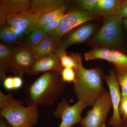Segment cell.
Segmentation results:
<instances>
[{"mask_svg": "<svg viewBox=\"0 0 127 127\" xmlns=\"http://www.w3.org/2000/svg\"><path fill=\"white\" fill-rule=\"evenodd\" d=\"M61 75L47 72L25 86V94L27 105L51 107L65 92V84Z\"/></svg>", "mask_w": 127, "mask_h": 127, "instance_id": "cell-1", "label": "cell"}, {"mask_svg": "<svg viewBox=\"0 0 127 127\" xmlns=\"http://www.w3.org/2000/svg\"><path fill=\"white\" fill-rule=\"evenodd\" d=\"M76 80L73 90L78 100L87 107L92 106L95 101L106 91L103 81L105 76L99 67L87 69L83 64L75 69Z\"/></svg>", "mask_w": 127, "mask_h": 127, "instance_id": "cell-2", "label": "cell"}, {"mask_svg": "<svg viewBox=\"0 0 127 127\" xmlns=\"http://www.w3.org/2000/svg\"><path fill=\"white\" fill-rule=\"evenodd\" d=\"M122 17L117 15L103 18L100 30L94 36L90 44L98 47H121L124 42Z\"/></svg>", "mask_w": 127, "mask_h": 127, "instance_id": "cell-3", "label": "cell"}, {"mask_svg": "<svg viewBox=\"0 0 127 127\" xmlns=\"http://www.w3.org/2000/svg\"><path fill=\"white\" fill-rule=\"evenodd\" d=\"M25 101H17L0 109V117L3 118L12 127H33L39 121L38 106H23Z\"/></svg>", "mask_w": 127, "mask_h": 127, "instance_id": "cell-4", "label": "cell"}, {"mask_svg": "<svg viewBox=\"0 0 127 127\" xmlns=\"http://www.w3.org/2000/svg\"><path fill=\"white\" fill-rule=\"evenodd\" d=\"M92 107L82 119L81 127H106L107 116L112 107L109 91L98 98Z\"/></svg>", "mask_w": 127, "mask_h": 127, "instance_id": "cell-5", "label": "cell"}, {"mask_svg": "<svg viewBox=\"0 0 127 127\" xmlns=\"http://www.w3.org/2000/svg\"><path fill=\"white\" fill-rule=\"evenodd\" d=\"M100 17L82 9H77L65 14L64 17L56 29L48 34L57 45L61 41V38L65 34L82 24L89 21L98 20Z\"/></svg>", "mask_w": 127, "mask_h": 127, "instance_id": "cell-6", "label": "cell"}, {"mask_svg": "<svg viewBox=\"0 0 127 127\" xmlns=\"http://www.w3.org/2000/svg\"><path fill=\"white\" fill-rule=\"evenodd\" d=\"M36 59L31 48L23 45L12 49L8 72L21 76L29 73Z\"/></svg>", "mask_w": 127, "mask_h": 127, "instance_id": "cell-7", "label": "cell"}, {"mask_svg": "<svg viewBox=\"0 0 127 127\" xmlns=\"http://www.w3.org/2000/svg\"><path fill=\"white\" fill-rule=\"evenodd\" d=\"M87 107L86 104L80 100L71 106L68 100L63 98L58 103L56 109L53 112L54 116L62 119L59 127H71L80 123L82 119V112Z\"/></svg>", "mask_w": 127, "mask_h": 127, "instance_id": "cell-8", "label": "cell"}, {"mask_svg": "<svg viewBox=\"0 0 127 127\" xmlns=\"http://www.w3.org/2000/svg\"><path fill=\"white\" fill-rule=\"evenodd\" d=\"M41 15L30 10L7 15L6 23L13 28L20 36L23 34L29 35L35 29Z\"/></svg>", "mask_w": 127, "mask_h": 127, "instance_id": "cell-9", "label": "cell"}, {"mask_svg": "<svg viewBox=\"0 0 127 127\" xmlns=\"http://www.w3.org/2000/svg\"><path fill=\"white\" fill-rule=\"evenodd\" d=\"M104 81L109 87L113 109V114L108 121V125L112 127H122L123 121L119 112L122 101V92L114 69L109 71V75L105 76Z\"/></svg>", "mask_w": 127, "mask_h": 127, "instance_id": "cell-10", "label": "cell"}, {"mask_svg": "<svg viewBox=\"0 0 127 127\" xmlns=\"http://www.w3.org/2000/svg\"><path fill=\"white\" fill-rule=\"evenodd\" d=\"M64 67L56 52L36 60L28 74L37 75L41 73L55 72L61 75Z\"/></svg>", "mask_w": 127, "mask_h": 127, "instance_id": "cell-11", "label": "cell"}, {"mask_svg": "<svg viewBox=\"0 0 127 127\" xmlns=\"http://www.w3.org/2000/svg\"><path fill=\"white\" fill-rule=\"evenodd\" d=\"M95 29V26L92 23L83 25L69 34L58 44L56 50L65 51L70 46L85 42L93 34Z\"/></svg>", "mask_w": 127, "mask_h": 127, "instance_id": "cell-12", "label": "cell"}, {"mask_svg": "<svg viewBox=\"0 0 127 127\" xmlns=\"http://www.w3.org/2000/svg\"><path fill=\"white\" fill-rule=\"evenodd\" d=\"M123 2L122 0H98L92 13L103 18L118 15Z\"/></svg>", "mask_w": 127, "mask_h": 127, "instance_id": "cell-13", "label": "cell"}, {"mask_svg": "<svg viewBox=\"0 0 127 127\" xmlns=\"http://www.w3.org/2000/svg\"><path fill=\"white\" fill-rule=\"evenodd\" d=\"M62 0H31L30 11L43 15L47 12L64 6Z\"/></svg>", "mask_w": 127, "mask_h": 127, "instance_id": "cell-14", "label": "cell"}, {"mask_svg": "<svg viewBox=\"0 0 127 127\" xmlns=\"http://www.w3.org/2000/svg\"><path fill=\"white\" fill-rule=\"evenodd\" d=\"M30 0H1L0 8L7 15L20 13L30 9Z\"/></svg>", "mask_w": 127, "mask_h": 127, "instance_id": "cell-15", "label": "cell"}, {"mask_svg": "<svg viewBox=\"0 0 127 127\" xmlns=\"http://www.w3.org/2000/svg\"><path fill=\"white\" fill-rule=\"evenodd\" d=\"M56 45L53 39L48 36L38 45L31 49L36 59L55 52L56 50Z\"/></svg>", "mask_w": 127, "mask_h": 127, "instance_id": "cell-16", "label": "cell"}, {"mask_svg": "<svg viewBox=\"0 0 127 127\" xmlns=\"http://www.w3.org/2000/svg\"><path fill=\"white\" fill-rule=\"evenodd\" d=\"M12 47L11 44H0V79L3 82L6 77Z\"/></svg>", "mask_w": 127, "mask_h": 127, "instance_id": "cell-17", "label": "cell"}, {"mask_svg": "<svg viewBox=\"0 0 127 127\" xmlns=\"http://www.w3.org/2000/svg\"><path fill=\"white\" fill-rule=\"evenodd\" d=\"M61 59L62 65L63 67L76 68L79 65L82 64L81 56L78 53H68L66 51L57 50Z\"/></svg>", "mask_w": 127, "mask_h": 127, "instance_id": "cell-18", "label": "cell"}, {"mask_svg": "<svg viewBox=\"0 0 127 127\" xmlns=\"http://www.w3.org/2000/svg\"><path fill=\"white\" fill-rule=\"evenodd\" d=\"M112 63L114 67L117 76L127 73V56L124 53L112 50Z\"/></svg>", "mask_w": 127, "mask_h": 127, "instance_id": "cell-19", "label": "cell"}, {"mask_svg": "<svg viewBox=\"0 0 127 127\" xmlns=\"http://www.w3.org/2000/svg\"><path fill=\"white\" fill-rule=\"evenodd\" d=\"M112 50L106 47H96L84 54L86 61L101 59L112 63Z\"/></svg>", "mask_w": 127, "mask_h": 127, "instance_id": "cell-20", "label": "cell"}, {"mask_svg": "<svg viewBox=\"0 0 127 127\" xmlns=\"http://www.w3.org/2000/svg\"><path fill=\"white\" fill-rule=\"evenodd\" d=\"M65 10L66 7L64 6L43 14L39 18L35 30L40 28L44 25L64 15Z\"/></svg>", "mask_w": 127, "mask_h": 127, "instance_id": "cell-21", "label": "cell"}, {"mask_svg": "<svg viewBox=\"0 0 127 127\" xmlns=\"http://www.w3.org/2000/svg\"><path fill=\"white\" fill-rule=\"evenodd\" d=\"M20 36L18 35L13 28L6 24L0 27V38L5 44L16 43L20 39Z\"/></svg>", "mask_w": 127, "mask_h": 127, "instance_id": "cell-22", "label": "cell"}, {"mask_svg": "<svg viewBox=\"0 0 127 127\" xmlns=\"http://www.w3.org/2000/svg\"><path fill=\"white\" fill-rule=\"evenodd\" d=\"M48 36L47 33L41 28L36 29L30 34L23 45L26 47L32 48L38 45Z\"/></svg>", "mask_w": 127, "mask_h": 127, "instance_id": "cell-23", "label": "cell"}, {"mask_svg": "<svg viewBox=\"0 0 127 127\" xmlns=\"http://www.w3.org/2000/svg\"><path fill=\"white\" fill-rule=\"evenodd\" d=\"M3 86L8 91L16 90L20 88L23 84V80L21 76L7 77L3 81Z\"/></svg>", "mask_w": 127, "mask_h": 127, "instance_id": "cell-24", "label": "cell"}, {"mask_svg": "<svg viewBox=\"0 0 127 127\" xmlns=\"http://www.w3.org/2000/svg\"><path fill=\"white\" fill-rule=\"evenodd\" d=\"M61 75L64 82L73 83L76 81V73L74 68L64 67Z\"/></svg>", "mask_w": 127, "mask_h": 127, "instance_id": "cell-25", "label": "cell"}, {"mask_svg": "<svg viewBox=\"0 0 127 127\" xmlns=\"http://www.w3.org/2000/svg\"><path fill=\"white\" fill-rule=\"evenodd\" d=\"M116 76L121 87L122 98L120 104H122L125 102L127 99V73Z\"/></svg>", "mask_w": 127, "mask_h": 127, "instance_id": "cell-26", "label": "cell"}, {"mask_svg": "<svg viewBox=\"0 0 127 127\" xmlns=\"http://www.w3.org/2000/svg\"><path fill=\"white\" fill-rule=\"evenodd\" d=\"M98 0H79L78 4L83 10L92 13Z\"/></svg>", "mask_w": 127, "mask_h": 127, "instance_id": "cell-27", "label": "cell"}, {"mask_svg": "<svg viewBox=\"0 0 127 127\" xmlns=\"http://www.w3.org/2000/svg\"><path fill=\"white\" fill-rule=\"evenodd\" d=\"M65 15V14H64L61 17L51 22L50 23H47L46 25H44L40 28H41V29L46 32L47 33L48 35L53 31H55L57 28L58 27L62 20L64 17Z\"/></svg>", "mask_w": 127, "mask_h": 127, "instance_id": "cell-28", "label": "cell"}, {"mask_svg": "<svg viewBox=\"0 0 127 127\" xmlns=\"http://www.w3.org/2000/svg\"><path fill=\"white\" fill-rule=\"evenodd\" d=\"M11 95H6L0 91V109H2L17 101Z\"/></svg>", "mask_w": 127, "mask_h": 127, "instance_id": "cell-29", "label": "cell"}, {"mask_svg": "<svg viewBox=\"0 0 127 127\" xmlns=\"http://www.w3.org/2000/svg\"><path fill=\"white\" fill-rule=\"evenodd\" d=\"M119 112L120 115L122 116L124 122L127 121V99L125 102L120 104L119 107Z\"/></svg>", "mask_w": 127, "mask_h": 127, "instance_id": "cell-30", "label": "cell"}, {"mask_svg": "<svg viewBox=\"0 0 127 127\" xmlns=\"http://www.w3.org/2000/svg\"><path fill=\"white\" fill-rule=\"evenodd\" d=\"M118 15L123 18H127V0H123L122 7Z\"/></svg>", "mask_w": 127, "mask_h": 127, "instance_id": "cell-31", "label": "cell"}, {"mask_svg": "<svg viewBox=\"0 0 127 127\" xmlns=\"http://www.w3.org/2000/svg\"><path fill=\"white\" fill-rule=\"evenodd\" d=\"M7 14L2 9L0 8V27L5 25L6 23Z\"/></svg>", "mask_w": 127, "mask_h": 127, "instance_id": "cell-32", "label": "cell"}, {"mask_svg": "<svg viewBox=\"0 0 127 127\" xmlns=\"http://www.w3.org/2000/svg\"><path fill=\"white\" fill-rule=\"evenodd\" d=\"M4 119L2 117L0 118V127H9Z\"/></svg>", "mask_w": 127, "mask_h": 127, "instance_id": "cell-33", "label": "cell"}, {"mask_svg": "<svg viewBox=\"0 0 127 127\" xmlns=\"http://www.w3.org/2000/svg\"><path fill=\"white\" fill-rule=\"evenodd\" d=\"M123 27L127 32V18H123Z\"/></svg>", "mask_w": 127, "mask_h": 127, "instance_id": "cell-34", "label": "cell"}, {"mask_svg": "<svg viewBox=\"0 0 127 127\" xmlns=\"http://www.w3.org/2000/svg\"><path fill=\"white\" fill-rule=\"evenodd\" d=\"M122 127H127V121L125 122H124Z\"/></svg>", "mask_w": 127, "mask_h": 127, "instance_id": "cell-35", "label": "cell"}]
</instances>
